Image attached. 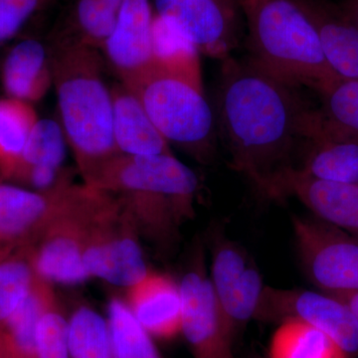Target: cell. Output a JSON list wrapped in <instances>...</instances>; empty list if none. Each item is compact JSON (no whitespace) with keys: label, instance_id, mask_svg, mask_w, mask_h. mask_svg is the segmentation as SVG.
<instances>
[{"label":"cell","instance_id":"1","mask_svg":"<svg viewBox=\"0 0 358 358\" xmlns=\"http://www.w3.org/2000/svg\"><path fill=\"white\" fill-rule=\"evenodd\" d=\"M301 86L254 64L224 60L217 96V124L231 166L264 195L280 173L294 166L299 148L324 121L301 96Z\"/></svg>","mask_w":358,"mask_h":358},{"label":"cell","instance_id":"2","mask_svg":"<svg viewBox=\"0 0 358 358\" xmlns=\"http://www.w3.org/2000/svg\"><path fill=\"white\" fill-rule=\"evenodd\" d=\"M50 59L61 126L88 181L120 155L113 131L112 93L103 80L102 60L95 47L79 39L59 43Z\"/></svg>","mask_w":358,"mask_h":358},{"label":"cell","instance_id":"3","mask_svg":"<svg viewBox=\"0 0 358 358\" xmlns=\"http://www.w3.org/2000/svg\"><path fill=\"white\" fill-rule=\"evenodd\" d=\"M85 183L114 194L159 241H166L174 237L179 224L192 217L199 180L173 154H120Z\"/></svg>","mask_w":358,"mask_h":358},{"label":"cell","instance_id":"4","mask_svg":"<svg viewBox=\"0 0 358 358\" xmlns=\"http://www.w3.org/2000/svg\"><path fill=\"white\" fill-rule=\"evenodd\" d=\"M250 61L289 83L317 93L341 77L324 58L303 0H241Z\"/></svg>","mask_w":358,"mask_h":358},{"label":"cell","instance_id":"5","mask_svg":"<svg viewBox=\"0 0 358 358\" xmlns=\"http://www.w3.org/2000/svg\"><path fill=\"white\" fill-rule=\"evenodd\" d=\"M134 92L167 141L188 148L200 159H208L215 117L205 98L201 68L173 69L152 62Z\"/></svg>","mask_w":358,"mask_h":358},{"label":"cell","instance_id":"6","mask_svg":"<svg viewBox=\"0 0 358 358\" xmlns=\"http://www.w3.org/2000/svg\"><path fill=\"white\" fill-rule=\"evenodd\" d=\"M296 248L308 279L322 293L358 292V239L320 219L294 216Z\"/></svg>","mask_w":358,"mask_h":358},{"label":"cell","instance_id":"7","mask_svg":"<svg viewBox=\"0 0 358 358\" xmlns=\"http://www.w3.org/2000/svg\"><path fill=\"white\" fill-rule=\"evenodd\" d=\"M89 193L86 183H68L49 192L0 183V243L31 247L54 223L79 208Z\"/></svg>","mask_w":358,"mask_h":358},{"label":"cell","instance_id":"8","mask_svg":"<svg viewBox=\"0 0 358 358\" xmlns=\"http://www.w3.org/2000/svg\"><path fill=\"white\" fill-rule=\"evenodd\" d=\"M115 202L92 219L87 227L84 264L90 275L120 287H133L148 275L140 244L122 224L126 213Z\"/></svg>","mask_w":358,"mask_h":358},{"label":"cell","instance_id":"9","mask_svg":"<svg viewBox=\"0 0 358 358\" xmlns=\"http://www.w3.org/2000/svg\"><path fill=\"white\" fill-rule=\"evenodd\" d=\"M181 331L194 358H237L234 329L204 271L202 253L180 282Z\"/></svg>","mask_w":358,"mask_h":358},{"label":"cell","instance_id":"10","mask_svg":"<svg viewBox=\"0 0 358 358\" xmlns=\"http://www.w3.org/2000/svg\"><path fill=\"white\" fill-rule=\"evenodd\" d=\"M254 320L279 324L301 320L331 336L348 355H358L355 317L345 303L331 294L265 286Z\"/></svg>","mask_w":358,"mask_h":358},{"label":"cell","instance_id":"11","mask_svg":"<svg viewBox=\"0 0 358 358\" xmlns=\"http://www.w3.org/2000/svg\"><path fill=\"white\" fill-rule=\"evenodd\" d=\"M101 205L100 197L90 200L54 223L36 242V247H28L33 270L39 279L63 285L81 284L89 279L83 258L87 227Z\"/></svg>","mask_w":358,"mask_h":358},{"label":"cell","instance_id":"12","mask_svg":"<svg viewBox=\"0 0 358 358\" xmlns=\"http://www.w3.org/2000/svg\"><path fill=\"white\" fill-rule=\"evenodd\" d=\"M157 15L190 42L199 53L230 57L237 44L232 0H155Z\"/></svg>","mask_w":358,"mask_h":358},{"label":"cell","instance_id":"13","mask_svg":"<svg viewBox=\"0 0 358 358\" xmlns=\"http://www.w3.org/2000/svg\"><path fill=\"white\" fill-rule=\"evenodd\" d=\"M210 280L234 331L255 319L265 285L243 247L224 236L216 240L212 249Z\"/></svg>","mask_w":358,"mask_h":358},{"label":"cell","instance_id":"14","mask_svg":"<svg viewBox=\"0 0 358 358\" xmlns=\"http://www.w3.org/2000/svg\"><path fill=\"white\" fill-rule=\"evenodd\" d=\"M264 196L296 197L320 220L358 236V185L313 178L291 167L270 183Z\"/></svg>","mask_w":358,"mask_h":358},{"label":"cell","instance_id":"15","mask_svg":"<svg viewBox=\"0 0 358 358\" xmlns=\"http://www.w3.org/2000/svg\"><path fill=\"white\" fill-rule=\"evenodd\" d=\"M152 21L148 0H124L114 30L103 46L122 83L133 91L152 66Z\"/></svg>","mask_w":358,"mask_h":358},{"label":"cell","instance_id":"16","mask_svg":"<svg viewBox=\"0 0 358 358\" xmlns=\"http://www.w3.org/2000/svg\"><path fill=\"white\" fill-rule=\"evenodd\" d=\"M129 308L150 336L173 338L181 331V301L179 285L167 275L148 273L129 289Z\"/></svg>","mask_w":358,"mask_h":358},{"label":"cell","instance_id":"17","mask_svg":"<svg viewBox=\"0 0 358 358\" xmlns=\"http://www.w3.org/2000/svg\"><path fill=\"white\" fill-rule=\"evenodd\" d=\"M299 169L313 178L358 185V134L336 126L324 115Z\"/></svg>","mask_w":358,"mask_h":358},{"label":"cell","instance_id":"18","mask_svg":"<svg viewBox=\"0 0 358 358\" xmlns=\"http://www.w3.org/2000/svg\"><path fill=\"white\" fill-rule=\"evenodd\" d=\"M113 100V131L120 154L157 155L171 154L169 141L150 119L140 98L124 86L110 89Z\"/></svg>","mask_w":358,"mask_h":358},{"label":"cell","instance_id":"19","mask_svg":"<svg viewBox=\"0 0 358 358\" xmlns=\"http://www.w3.org/2000/svg\"><path fill=\"white\" fill-rule=\"evenodd\" d=\"M324 58L343 79L358 80V28L343 11L320 0H303Z\"/></svg>","mask_w":358,"mask_h":358},{"label":"cell","instance_id":"20","mask_svg":"<svg viewBox=\"0 0 358 358\" xmlns=\"http://www.w3.org/2000/svg\"><path fill=\"white\" fill-rule=\"evenodd\" d=\"M1 81L7 96L30 103L41 100L53 83L50 54L37 40L20 42L4 60Z\"/></svg>","mask_w":358,"mask_h":358},{"label":"cell","instance_id":"21","mask_svg":"<svg viewBox=\"0 0 358 358\" xmlns=\"http://www.w3.org/2000/svg\"><path fill=\"white\" fill-rule=\"evenodd\" d=\"M54 306L49 282L37 278L31 292L0 322V345L13 358L35 357V334L43 313Z\"/></svg>","mask_w":358,"mask_h":358},{"label":"cell","instance_id":"22","mask_svg":"<svg viewBox=\"0 0 358 358\" xmlns=\"http://www.w3.org/2000/svg\"><path fill=\"white\" fill-rule=\"evenodd\" d=\"M270 358H350L324 331L298 320L280 322L271 338Z\"/></svg>","mask_w":358,"mask_h":358},{"label":"cell","instance_id":"23","mask_svg":"<svg viewBox=\"0 0 358 358\" xmlns=\"http://www.w3.org/2000/svg\"><path fill=\"white\" fill-rule=\"evenodd\" d=\"M38 115L32 103L0 99V171L8 179L22 154Z\"/></svg>","mask_w":358,"mask_h":358},{"label":"cell","instance_id":"24","mask_svg":"<svg viewBox=\"0 0 358 358\" xmlns=\"http://www.w3.org/2000/svg\"><path fill=\"white\" fill-rule=\"evenodd\" d=\"M108 315L113 358H162L152 336L134 317L128 303L112 299Z\"/></svg>","mask_w":358,"mask_h":358},{"label":"cell","instance_id":"25","mask_svg":"<svg viewBox=\"0 0 358 358\" xmlns=\"http://www.w3.org/2000/svg\"><path fill=\"white\" fill-rule=\"evenodd\" d=\"M71 358H113L108 320L88 307L78 308L68 322Z\"/></svg>","mask_w":358,"mask_h":358},{"label":"cell","instance_id":"26","mask_svg":"<svg viewBox=\"0 0 358 358\" xmlns=\"http://www.w3.org/2000/svg\"><path fill=\"white\" fill-rule=\"evenodd\" d=\"M62 126L51 119L38 120L32 129L20 159L8 179L25 169L37 166L62 167L66 155Z\"/></svg>","mask_w":358,"mask_h":358},{"label":"cell","instance_id":"27","mask_svg":"<svg viewBox=\"0 0 358 358\" xmlns=\"http://www.w3.org/2000/svg\"><path fill=\"white\" fill-rule=\"evenodd\" d=\"M37 278L27 248L20 249L0 262V322L24 301Z\"/></svg>","mask_w":358,"mask_h":358},{"label":"cell","instance_id":"28","mask_svg":"<svg viewBox=\"0 0 358 358\" xmlns=\"http://www.w3.org/2000/svg\"><path fill=\"white\" fill-rule=\"evenodd\" d=\"M319 94L324 117L336 126L358 134V80L341 78Z\"/></svg>","mask_w":358,"mask_h":358},{"label":"cell","instance_id":"29","mask_svg":"<svg viewBox=\"0 0 358 358\" xmlns=\"http://www.w3.org/2000/svg\"><path fill=\"white\" fill-rule=\"evenodd\" d=\"M117 14L99 0H79L75 11L82 34L79 40L95 48L103 46L114 30Z\"/></svg>","mask_w":358,"mask_h":358},{"label":"cell","instance_id":"30","mask_svg":"<svg viewBox=\"0 0 358 358\" xmlns=\"http://www.w3.org/2000/svg\"><path fill=\"white\" fill-rule=\"evenodd\" d=\"M35 357L71 358L68 345V322L53 307L43 313L35 334Z\"/></svg>","mask_w":358,"mask_h":358},{"label":"cell","instance_id":"31","mask_svg":"<svg viewBox=\"0 0 358 358\" xmlns=\"http://www.w3.org/2000/svg\"><path fill=\"white\" fill-rule=\"evenodd\" d=\"M48 0H0V45L13 37Z\"/></svg>","mask_w":358,"mask_h":358},{"label":"cell","instance_id":"32","mask_svg":"<svg viewBox=\"0 0 358 358\" xmlns=\"http://www.w3.org/2000/svg\"><path fill=\"white\" fill-rule=\"evenodd\" d=\"M334 298L338 299L339 301L345 303L352 312L355 322H357L358 331V292H352V293L336 294Z\"/></svg>","mask_w":358,"mask_h":358},{"label":"cell","instance_id":"33","mask_svg":"<svg viewBox=\"0 0 358 358\" xmlns=\"http://www.w3.org/2000/svg\"><path fill=\"white\" fill-rule=\"evenodd\" d=\"M343 13L358 28V0H350Z\"/></svg>","mask_w":358,"mask_h":358},{"label":"cell","instance_id":"34","mask_svg":"<svg viewBox=\"0 0 358 358\" xmlns=\"http://www.w3.org/2000/svg\"><path fill=\"white\" fill-rule=\"evenodd\" d=\"M14 250L13 246H9V245L0 243V262L4 259H6L7 257L11 255V254L14 253Z\"/></svg>","mask_w":358,"mask_h":358},{"label":"cell","instance_id":"35","mask_svg":"<svg viewBox=\"0 0 358 358\" xmlns=\"http://www.w3.org/2000/svg\"><path fill=\"white\" fill-rule=\"evenodd\" d=\"M99 1L102 2L105 6L110 7V9L117 13L124 0H99Z\"/></svg>","mask_w":358,"mask_h":358},{"label":"cell","instance_id":"36","mask_svg":"<svg viewBox=\"0 0 358 358\" xmlns=\"http://www.w3.org/2000/svg\"><path fill=\"white\" fill-rule=\"evenodd\" d=\"M0 358H11L10 355H8V352L4 350L3 346L0 345Z\"/></svg>","mask_w":358,"mask_h":358},{"label":"cell","instance_id":"37","mask_svg":"<svg viewBox=\"0 0 358 358\" xmlns=\"http://www.w3.org/2000/svg\"><path fill=\"white\" fill-rule=\"evenodd\" d=\"M4 180H6V179H4L3 174L0 171V183L3 182Z\"/></svg>","mask_w":358,"mask_h":358},{"label":"cell","instance_id":"38","mask_svg":"<svg viewBox=\"0 0 358 358\" xmlns=\"http://www.w3.org/2000/svg\"><path fill=\"white\" fill-rule=\"evenodd\" d=\"M26 358H36V357H26Z\"/></svg>","mask_w":358,"mask_h":358},{"label":"cell","instance_id":"39","mask_svg":"<svg viewBox=\"0 0 358 358\" xmlns=\"http://www.w3.org/2000/svg\"><path fill=\"white\" fill-rule=\"evenodd\" d=\"M355 237H357V239H358V236H355Z\"/></svg>","mask_w":358,"mask_h":358}]
</instances>
